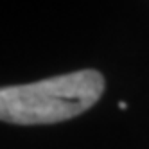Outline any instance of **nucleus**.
I'll return each instance as SVG.
<instances>
[{"label":"nucleus","mask_w":149,"mask_h":149,"mask_svg":"<svg viewBox=\"0 0 149 149\" xmlns=\"http://www.w3.org/2000/svg\"><path fill=\"white\" fill-rule=\"evenodd\" d=\"M119 108H120V110H126L127 104H126V102H119Z\"/></svg>","instance_id":"2"},{"label":"nucleus","mask_w":149,"mask_h":149,"mask_svg":"<svg viewBox=\"0 0 149 149\" xmlns=\"http://www.w3.org/2000/svg\"><path fill=\"white\" fill-rule=\"evenodd\" d=\"M104 77L79 70L31 84L0 88V120L11 124H52L72 119L99 101Z\"/></svg>","instance_id":"1"}]
</instances>
